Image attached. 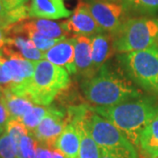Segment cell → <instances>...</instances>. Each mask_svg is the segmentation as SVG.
Here are the masks:
<instances>
[{"label": "cell", "mask_w": 158, "mask_h": 158, "mask_svg": "<svg viewBox=\"0 0 158 158\" xmlns=\"http://www.w3.org/2000/svg\"><path fill=\"white\" fill-rule=\"evenodd\" d=\"M0 88H2V87H1V86H0Z\"/></svg>", "instance_id": "obj_35"}, {"label": "cell", "mask_w": 158, "mask_h": 158, "mask_svg": "<svg viewBox=\"0 0 158 158\" xmlns=\"http://www.w3.org/2000/svg\"><path fill=\"white\" fill-rule=\"evenodd\" d=\"M157 158H158V157H157Z\"/></svg>", "instance_id": "obj_36"}, {"label": "cell", "mask_w": 158, "mask_h": 158, "mask_svg": "<svg viewBox=\"0 0 158 158\" xmlns=\"http://www.w3.org/2000/svg\"><path fill=\"white\" fill-rule=\"evenodd\" d=\"M52 158H67L66 156L63 153L57 149V148H53L52 149Z\"/></svg>", "instance_id": "obj_31"}, {"label": "cell", "mask_w": 158, "mask_h": 158, "mask_svg": "<svg viewBox=\"0 0 158 158\" xmlns=\"http://www.w3.org/2000/svg\"><path fill=\"white\" fill-rule=\"evenodd\" d=\"M23 25L27 28L34 30L42 35L52 39L65 38L68 34V32L62 28L61 23L55 22L50 19H32L29 21H23Z\"/></svg>", "instance_id": "obj_18"}, {"label": "cell", "mask_w": 158, "mask_h": 158, "mask_svg": "<svg viewBox=\"0 0 158 158\" xmlns=\"http://www.w3.org/2000/svg\"><path fill=\"white\" fill-rule=\"evenodd\" d=\"M4 97L10 118L21 119L23 116L35 106L28 98L16 95L10 89L4 90Z\"/></svg>", "instance_id": "obj_17"}, {"label": "cell", "mask_w": 158, "mask_h": 158, "mask_svg": "<svg viewBox=\"0 0 158 158\" xmlns=\"http://www.w3.org/2000/svg\"><path fill=\"white\" fill-rule=\"evenodd\" d=\"M62 28L77 35L94 36L105 31L99 27L89 11L85 1L80 0L69 19L61 23Z\"/></svg>", "instance_id": "obj_9"}, {"label": "cell", "mask_w": 158, "mask_h": 158, "mask_svg": "<svg viewBox=\"0 0 158 158\" xmlns=\"http://www.w3.org/2000/svg\"><path fill=\"white\" fill-rule=\"evenodd\" d=\"M6 12H7V10L6 9V7L4 6V4H3L2 0H0V27H2L3 20H4V19L6 17Z\"/></svg>", "instance_id": "obj_30"}, {"label": "cell", "mask_w": 158, "mask_h": 158, "mask_svg": "<svg viewBox=\"0 0 158 158\" xmlns=\"http://www.w3.org/2000/svg\"><path fill=\"white\" fill-rule=\"evenodd\" d=\"M11 78L5 67L0 64V86L4 89H10Z\"/></svg>", "instance_id": "obj_26"}, {"label": "cell", "mask_w": 158, "mask_h": 158, "mask_svg": "<svg viewBox=\"0 0 158 158\" xmlns=\"http://www.w3.org/2000/svg\"><path fill=\"white\" fill-rule=\"evenodd\" d=\"M44 60L65 69L69 75L77 74L75 64V39H64L44 52Z\"/></svg>", "instance_id": "obj_10"}, {"label": "cell", "mask_w": 158, "mask_h": 158, "mask_svg": "<svg viewBox=\"0 0 158 158\" xmlns=\"http://www.w3.org/2000/svg\"><path fill=\"white\" fill-rule=\"evenodd\" d=\"M4 90H5L4 88H0V93H2V92L4 91Z\"/></svg>", "instance_id": "obj_33"}, {"label": "cell", "mask_w": 158, "mask_h": 158, "mask_svg": "<svg viewBox=\"0 0 158 158\" xmlns=\"http://www.w3.org/2000/svg\"><path fill=\"white\" fill-rule=\"evenodd\" d=\"M35 158H52V149L39 145Z\"/></svg>", "instance_id": "obj_28"}, {"label": "cell", "mask_w": 158, "mask_h": 158, "mask_svg": "<svg viewBox=\"0 0 158 158\" xmlns=\"http://www.w3.org/2000/svg\"><path fill=\"white\" fill-rule=\"evenodd\" d=\"M4 131H5V129H4V128H1V127H0V136L4 134Z\"/></svg>", "instance_id": "obj_32"}, {"label": "cell", "mask_w": 158, "mask_h": 158, "mask_svg": "<svg viewBox=\"0 0 158 158\" xmlns=\"http://www.w3.org/2000/svg\"><path fill=\"white\" fill-rule=\"evenodd\" d=\"M48 110H49V106L35 105L28 113H27L23 116L21 121L28 129L29 132H33L42 121Z\"/></svg>", "instance_id": "obj_20"}, {"label": "cell", "mask_w": 158, "mask_h": 158, "mask_svg": "<svg viewBox=\"0 0 158 158\" xmlns=\"http://www.w3.org/2000/svg\"><path fill=\"white\" fill-rule=\"evenodd\" d=\"M10 119V114L6 106L4 91L0 93V127L6 129V126Z\"/></svg>", "instance_id": "obj_24"}, {"label": "cell", "mask_w": 158, "mask_h": 158, "mask_svg": "<svg viewBox=\"0 0 158 158\" xmlns=\"http://www.w3.org/2000/svg\"><path fill=\"white\" fill-rule=\"evenodd\" d=\"M5 130L17 145L19 144L22 137L29 134L28 129L26 127L21 119L18 118H10L6 124Z\"/></svg>", "instance_id": "obj_22"}, {"label": "cell", "mask_w": 158, "mask_h": 158, "mask_svg": "<svg viewBox=\"0 0 158 158\" xmlns=\"http://www.w3.org/2000/svg\"><path fill=\"white\" fill-rule=\"evenodd\" d=\"M74 39L77 74L84 79L90 78L97 73L92 62L91 38L85 35H76Z\"/></svg>", "instance_id": "obj_12"}, {"label": "cell", "mask_w": 158, "mask_h": 158, "mask_svg": "<svg viewBox=\"0 0 158 158\" xmlns=\"http://www.w3.org/2000/svg\"><path fill=\"white\" fill-rule=\"evenodd\" d=\"M19 145L6 132L0 136V158H16Z\"/></svg>", "instance_id": "obj_23"}, {"label": "cell", "mask_w": 158, "mask_h": 158, "mask_svg": "<svg viewBox=\"0 0 158 158\" xmlns=\"http://www.w3.org/2000/svg\"><path fill=\"white\" fill-rule=\"evenodd\" d=\"M70 85L69 74L60 66L47 60L36 62L34 77L28 85L26 97L38 106H49L57 96Z\"/></svg>", "instance_id": "obj_3"}, {"label": "cell", "mask_w": 158, "mask_h": 158, "mask_svg": "<svg viewBox=\"0 0 158 158\" xmlns=\"http://www.w3.org/2000/svg\"><path fill=\"white\" fill-rule=\"evenodd\" d=\"M39 142L30 133L21 138L16 158H35Z\"/></svg>", "instance_id": "obj_21"}, {"label": "cell", "mask_w": 158, "mask_h": 158, "mask_svg": "<svg viewBox=\"0 0 158 158\" xmlns=\"http://www.w3.org/2000/svg\"><path fill=\"white\" fill-rule=\"evenodd\" d=\"M127 77L141 89L158 92V46L121 53L117 56Z\"/></svg>", "instance_id": "obj_4"}, {"label": "cell", "mask_w": 158, "mask_h": 158, "mask_svg": "<svg viewBox=\"0 0 158 158\" xmlns=\"http://www.w3.org/2000/svg\"><path fill=\"white\" fill-rule=\"evenodd\" d=\"M89 106L112 122L136 148L143 130L158 114V101L149 97H140L113 106Z\"/></svg>", "instance_id": "obj_1"}, {"label": "cell", "mask_w": 158, "mask_h": 158, "mask_svg": "<svg viewBox=\"0 0 158 158\" xmlns=\"http://www.w3.org/2000/svg\"><path fill=\"white\" fill-rule=\"evenodd\" d=\"M115 52L113 36L109 34H98L91 37V56L96 72Z\"/></svg>", "instance_id": "obj_14"}, {"label": "cell", "mask_w": 158, "mask_h": 158, "mask_svg": "<svg viewBox=\"0 0 158 158\" xmlns=\"http://www.w3.org/2000/svg\"><path fill=\"white\" fill-rule=\"evenodd\" d=\"M66 115L67 112L64 109L49 105V110L42 121L33 132L29 133L37 140L39 145L53 149L67 125Z\"/></svg>", "instance_id": "obj_8"}, {"label": "cell", "mask_w": 158, "mask_h": 158, "mask_svg": "<svg viewBox=\"0 0 158 158\" xmlns=\"http://www.w3.org/2000/svg\"><path fill=\"white\" fill-rule=\"evenodd\" d=\"M85 2L99 27L113 36L130 18L122 4L110 0H86Z\"/></svg>", "instance_id": "obj_7"}, {"label": "cell", "mask_w": 158, "mask_h": 158, "mask_svg": "<svg viewBox=\"0 0 158 158\" xmlns=\"http://www.w3.org/2000/svg\"><path fill=\"white\" fill-rule=\"evenodd\" d=\"M81 90L86 100L94 106H113L138 98L141 93L132 81L108 65H103L93 77L84 79Z\"/></svg>", "instance_id": "obj_2"}, {"label": "cell", "mask_w": 158, "mask_h": 158, "mask_svg": "<svg viewBox=\"0 0 158 158\" xmlns=\"http://www.w3.org/2000/svg\"><path fill=\"white\" fill-rule=\"evenodd\" d=\"M71 11L66 8L63 0H32L30 18L60 19L70 17Z\"/></svg>", "instance_id": "obj_13"}, {"label": "cell", "mask_w": 158, "mask_h": 158, "mask_svg": "<svg viewBox=\"0 0 158 158\" xmlns=\"http://www.w3.org/2000/svg\"><path fill=\"white\" fill-rule=\"evenodd\" d=\"M55 148L61 150L67 158H79L80 135L75 125L67 123L62 135L57 139Z\"/></svg>", "instance_id": "obj_15"}, {"label": "cell", "mask_w": 158, "mask_h": 158, "mask_svg": "<svg viewBox=\"0 0 158 158\" xmlns=\"http://www.w3.org/2000/svg\"><path fill=\"white\" fill-rule=\"evenodd\" d=\"M100 158H139L136 150L130 152H108L101 149Z\"/></svg>", "instance_id": "obj_25"}, {"label": "cell", "mask_w": 158, "mask_h": 158, "mask_svg": "<svg viewBox=\"0 0 158 158\" xmlns=\"http://www.w3.org/2000/svg\"><path fill=\"white\" fill-rule=\"evenodd\" d=\"M90 134L102 150L108 152H130L135 147L106 118L92 112L88 118Z\"/></svg>", "instance_id": "obj_6"}, {"label": "cell", "mask_w": 158, "mask_h": 158, "mask_svg": "<svg viewBox=\"0 0 158 158\" xmlns=\"http://www.w3.org/2000/svg\"><path fill=\"white\" fill-rule=\"evenodd\" d=\"M138 148L147 158L158 157V114L143 130Z\"/></svg>", "instance_id": "obj_16"}, {"label": "cell", "mask_w": 158, "mask_h": 158, "mask_svg": "<svg viewBox=\"0 0 158 158\" xmlns=\"http://www.w3.org/2000/svg\"><path fill=\"white\" fill-rule=\"evenodd\" d=\"M158 46V18L130 17L113 36L115 52L127 53Z\"/></svg>", "instance_id": "obj_5"}, {"label": "cell", "mask_w": 158, "mask_h": 158, "mask_svg": "<svg viewBox=\"0 0 158 158\" xmlns=\"http://www.w3.org/2000/svg\"><path fill=\"white\" fill-rule=\"evenodd\" d=\"M121 4L129 17L158 12V0H121Z\"/></svg>", "instance_id": "obj_19"}, {"label": "cell", "mask_w": 158, "mask_h": 158, "mask_svg": "<svg viewBox=\"0 0 158 158\" xmlns=\"http://www.w3.org/2000/svg\"><path fill=\"white\" fill-rule=\"evenodd\" d=\"M6 40H7V36L5 32V29L0 27V50L6 45Z\"/></svg>", "instance_id": "obj_29"}, {"label": "cell", "mask_w": 158, "mask_h": 158, "mask_svg": "<svg viewBox=\"0 0 158 158\" xmlns=\"http://www.w3.org/2000/svg\"><path fill=\"white\" fill-rule=\"evenodd\" d=\"M140 158H147V157H146V156H144L143 155H141V156Z\"/></svg>", "instance_id": "obj_34"}, {"label": "cell", "mask_w": 158, "mask_h": 158, "mask_svg": "<svg viewBox=\"0 0 158 158\" xmlns=\"http://www.w3.org/2000/svg\"><path fill=\"white\" fill-rule=\"evenodd\" d=\"M90 113V109L85 114L69 118L67 121V123H71L77 127L80 135L79 158H100L101 156V148L93 139L89 129L88 118Z\"/></svg>", "instance_id": "obj_11"}, {"label": "cell", "mask_w": 158, "mask_h": 158, "mask_svg": "<svg viewBox=\"0 0 158 158\" xmlns=\"http://www.w3.org/2000/svg\"><path fill=\"white\" fill-rule=\"evenodd\" d=\"M28 0H2L4 6L7 11H11L12 9L19 7V6L26 5Z\"/></svg>", "instance_id": "obj_27"}]
</instances>
